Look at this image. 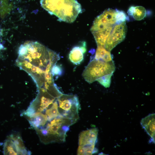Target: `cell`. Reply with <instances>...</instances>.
<instances>
[{"mask_svg": "<svg viewBox=\"0 0 155 155\" xmlns=\"http://www.w3.org/2000/svg\"><path fill=\"white\" fill-rule=\"evenodd\" d=\"M94 58L106 62L113 61L110 51L106 50L104 47L100 46H97Z\"/></svg>", "mask_w": 155, "mask_h": 155, "instance_id": "30bf717a", "label": "cell"}, {"mask_svg": "<svg viewBox=\"0 0 155 155\" xmlns=\"http://www.w3.org/2000/svg\"><path fill=\"white\" fill-rule=\"evenodd\" d=\"M5 155L29 154L20 136L17 134H12L8 137L3 146Z\"/></svg>", "mask_w": 155, "mask_h": 155, "instance_id": "8992f818", "label": "cell"}, {"mask_svg": "<svg viewBox=\"0 0 155 155\" xmlns=\"http://www.w3.org/2000/svg\"><path fill=\"white\" fill-rule=\"evenodd\" d=\"M127 31L125 22L115 24L107 38L104 47L110 51L123 40L126 36Z\"/></svg>", "mask_w": 155, "mask_h": 155, "instance_id": "52a82bcc", "label": "cell"}, {"mask_svg": "<svg viewBox=\"0 0 155 155\" xmlns=\"http://www.w3.org/2000/svg\"><path fill=\"white\" fill-rule=\"evenodd\" d=\"M42 7L59 20L72 23L82 12L80 4L76 0H40Z\"/></svg>", "mask_w": 155, "mask_h": 155, "instance_id": "7a4b0ae2", "label": "cell"}, {"mask_svg": "<svg viewBox=\"0 0 155 155\" xmlns=\"http://www.w3.org/2000/svg\"><path fill=\"white\" fill-rule=\"evenodd\" d=\"M155 113L150 114L143 118L140 122L141 125L150 137V143H155Z\"/></svg>", "mask_w": 155, "mask_h": 155, "instance_id": "ba28073f", "label": "cell"}, {"mask_svg": "<svg viewBox=\"0 0 155 155\" xmlns=\"http://www.w3.org/2000/svg\"><path fill=\"white\" fill-rule=\"evenodd\" d=\"M98 130L95 128L81 132L79 136L77 154L92 155L97 152L95 147Z\"/></svg>", "mask_w": 155, "mask_h": 155, "instance_id": "277c9868", "label": "cell"}, {"mask_svg": "<svg viewBox=\"0 0 155 155\" xmlns=\"http://www.w3.org/2000/svg\"><path fill=\"white\" fill-rule=\"evenodd\" d=\"M86 51V44L82 42L79 45L73 47L69 55L70 61L73 64H79L84 59V55Z\"/></svg>", "mask_w": 155, "mask_h": 155, "instance_id": "9c48e42d", "label": "cell"}, {"mask_svg": "<svg viewBox=\"0 0 155 155\" xmlns=\"http://www.w3.org/2000/svg\"><path fill=\"white\" fill-rule=\"evenodd\" d=\"M113 74L104 75L98 79L97 81L105 88L109 87L110 85L111 77Z\"/></svg>", "mask_w": 155, "mask_h": 155, "instance_id": "4fadbf2b", "label": "cell"}, {"mask_svg": "<svg viewBox=\"0 0 155 155\" xmlns=\"http://www.w3.org/2000/svg\"><path fill=\"white\" fill-rule=\"evenodd\" d=\"M62 73V69L61 66L58 65H55L53 67L52 71V73L54 75H61Z\"/></svg>", "mask_w": 155, "mask_h": 155, "instance_id": "9a60e30c", "label": "cell"}, {"mask_svg": "<svg viewBox=\"0 0 155 155\" xmlns=\"http://www.w3.org/2000/svg\"><path fill=\"white\" fill-rule=\"evenodd\" d=\"M116 18L117 24L121 23L128 20V17L125 12L117 10Z\"/></svg>", "mask_w": 155, "mask_h": 155, "instance_id": "5bb4252c", "label": "cell"}, {"mask_svg": "<svg viewBox=\"0 0 155 155\" xmlns=\"http://www.w3.org/2000/svg\"><path fill=\"white\" fill-rule=\"evenodd\" d=\"M146 13V9L142 6H131L128 11L129 15L137 20L143 19L145 17Z\"/></svg>", "mask_w": 155, "mask_h": 155, "instance_id": "8fae6325", "label": "cell"}, {"mask_svg": "<svg viewBox=\"0 0 155 155\" xmlns=\"http://www.w3.org/2000/svg\"><path fill=\"white\" fill-rule=\"evenodd\" d=\"M115 69L113 61L106 62L94 58L87 65L82 75L87 82L91 84L104 75L113 74Z\"/></svg>", "mask_w": 155, "mask_h": 155, "instance_id": "3957f363", "label": "cell"}, {"mask_svg": "<svg viewBox=\"0 0 155 155\" xmlns=\"http://www.w3.org/2000/svg\"><path fill=\"white\" fill-rule=\"evenodd\" d=\"M16 61L17 66L31 77L38 88L53 84V68L59 54L36 41L21 45Z\"/></svg>", "mask_w": 155, "mask_h": 155, "instance_id": "6da1fadb", "label": "cell"}, {"mask_svg": "<svg viewBox=\"0 0 155 155\" xmlns=\"http://www.w3.org/2000/svg\"><path fill=\"white\" fill-rule=\"evenodd\" d=\"M1 45L0 44V50L1 49ZM0 57H1V53H0Z\"/></svg>", "mask_w": 155, "mask_h": 155, "instance_id": "2e32d148", "label": "cell"}, {"mask_svg": "<svg viewBox=\"0 0 155 155\" xmlns=\"http://www.w3.org/2000/svg\"><path fill=\"white\" fill-rule=\"evenodd\" d=\"M117 10L109 9L95 19L91 28L92 33L108 30H111L117 23Z\"/></svg>", "mask_w": 155, "mask_h": 155, "instance_id": "5b68a950", "label": "cell"}, {"mask_svg": "<svg viewBox=\"0 0 155 155\" xmlns=\"http://www.w3.org/2000/svg\"><path fill=\"white\" fill-rule=\"evenodd\" d=\"M12 9V5L9 0H0V16L2 18L9 14Z\"/></svg>", "mask_w": 155, "mask_h": 155, "instance_id": "7c38bea8", "label": "cell"}]
</instances>
